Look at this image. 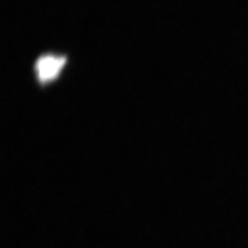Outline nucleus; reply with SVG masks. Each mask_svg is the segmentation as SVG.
Listing matches in <instances>:
<instances>
[{
	"instance_id": "1",
	"label": "nucleus",
	"mask_w": 248,
	"mask_h": 248,
	"mask_svg": "<svg viewBox=\"0 0 248 248\" xmlns=\"http://www.w3.org/2000/svg\"><path fill=\"white\" fill-rule=\"evenodd\" d=\"M68 56L57 52H45L38 56L33 64L35 80L40 88L56 82L67 65Z\"/></svg>"
}]
</instances>
